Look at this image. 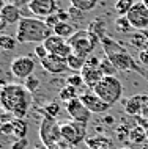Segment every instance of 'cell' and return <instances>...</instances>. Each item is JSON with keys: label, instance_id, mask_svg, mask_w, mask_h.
Listing matches in <instances>:
<instances>
[{"label": "cell", "instance_id": "5b68a950", "mask_svg": "<svg viewBox=\"0 0 148 149\" xmlns=\"http://www.w3.org/2000/svg\"><path fill=\"white\" fill-rule=\"evenodd\" d=\"M68 44L73 47V54L79 55L82 58H88L93 54L95 47L101 42L96 41L88 33V30H76V33L68 39Z\"/></svg>", "mask_w": 148, "mask_h": 149}, {"label": "cell", "instance_id": "3957f363", "mask_svg": "<svg viewBox=\"0 0 148 149\" xmlns=\"http://www.w3.org/2000/svg\"><path fill=\"white\" fill-rule=\"evenodd\" d=\"M51 35H54L52 29L44 19L39 17H22L16 29V39L19 44H41Z\"/></svg>", "mask_w": 148, "mask_h": 149}, {"label": "cell", "instance_id": "bcb514c9", "mask_svg": "<svg viewBox=\"0 0 148 149\" xmlns=\"http://www.w3.org/2000/svg\"><path fill=\"white\" fill-rule=\"evenodd\" d=\"M36 149H47V148H36Z\"/></svg>", "mask_w": 148, "mask_h": 149}, {"label": "cell", "instance_id": "7a4b0ae2", "mask_svg": "<svg viewBox=\"0 0 148 149\" xmlns=\"http://www.w3.org/2000/svg\"><path fill=\"white\" fill-rule=\"evenodd\" d=\"M101 47L104 50V55L115 64V68H117L118 71L137 72V74H140V75H143V77L148 79L147 71L137 63V60H135L120 42H117L114 38H110L109 35H106L101 39Z\"/></svg>", "mask_w": 148, "mask_h": 149}, {"label": "cell", "instance_id": "484cf974", "mask_svg": "<svg viewBox=\"0 0 148 149\" xmlns=\"http://www.w3.org/2000/svg\"><path fill=\"white\" fill-rule=\"evenodd\" d=\"M98 5V0H71V6L77 8L83 13H90L93 11Z\"/></svg>", "mask_w": 148, "mask_h": 149}, {"label": "cell", "instance_id": "e575fe53", "mask_svg": "<svg viewBox=\"0 0 148 149\" xmlns=\"http://www.w3.org/2000/svg\"><path fill=\"white\" fill-rule=\"evenodd\" d=\"M35 55H36L38 60L41 61V60H44L47 55H49V50L46 49V46L43 42L41 44H36V47H35Z\"/></svg>", "mask_w": 148, "mask_h": 149}, {"label": "cell", "instance_id": "e0dca14e", "mask_svg": "<svg viewBox=\"0 0 148 149\" xmlns=\"http://www.w3.org/2000/svg\"><path fill=\"white\" fill-rule=\"evenodd\" d=\"M0 16H2V21H5L8 25H11V24H19L22 19L19 6L13 5V3H3L2 10H0Z\"/></svg>", "mask_w": 148, "mask_h": 149}, {"label": "cell", "instance_id": "2e32d148", "mask_svg": "<svg viewBox=\"0 0 148 149\" xmlns=\"http://www.w3.org/2000/svg\"><path fill=\"white\" fill-rule=\"evenodd\" d=\"M123 107L128 115L137 116L139 113H142L143 110L148 108V96L145 94H135L128 97L126 100H123Z\"/></svg>", "mask_w": 148, "mask_h": 149}, {"label": "cell", "instance_id": "4fadbf2b", "mask_svg": "<svg viewBox=\"0 0 148 149\" xmlns=\"http://www.w3.org/2000/svg\"><path fill=\"white\" fill-rule=\"evenodd\" d=\"M65 108H66V113L73 121H81V123H87L91 118V111L83 105V102L81 100V97H76L73 100L65 104Z\"/></svg>", "mask_w": 148, "mask_h": 149}, {"label": "cell", "instance_id": "44dd1931", "mask_svg": "<svg viewBox=\"0 0 148 149\" xmlns=\"http://www.w3.org/2000/svg\"><path fill=\"white\" fill-rule=\"evenodd\" d=\"M52 31H54V35H58L65 39H69L71 36L76 33V29H74L73 24H69V22H58L57 25L52 29Z\"/></svg>", "mask_w": 148, "mask_h": 149}, {"label": "cell", "instance_id": "8fae6325", "mask_svg": "<svg viewBox=\"0 0 148 149\" xmlns=\"http://www.w3.org/2000/svg\"><path fill=\"white\" fill-rule=\"evenodd\" d=\"M43 44H44L46 49L49 50V54L58 55V57L68 58L73 54V47L68 44V39L62 38V36H58V35H51Z\"/></svg>", "mask_w": 148, "mask_h": 149}, {"label": "cell", "instance_id": "6da1fadb", "mask_svg": "<svg viewBox=\"0 0 148 149\" xmlns=\"http://www.w3.org/2000/svg\"><path fill=\"white\" fill-rule=\"evenodd\" d=\"M32 93L21 83H6L0 90V104L3 110L14 118H25L32 105Z\"/></svg>", "mask_w": 148, "mask_h": 149}, {"label": "cell", "instance_id": "f6af8a7d", "mask_svg": "<svg viewBox=\"0 0 148 149\" xmlns=\"http://www.w3.org/2000/svg\"><path fill=\"white\" fill-rule=\"evenodd\" d=\"M147 140H148V129H147Z\"/></svg>", "mask_w": 148, "mask_h": 149}, {"label": "cell", "instance_id": "ac0fdd59", "mask_svg": "<svg viewBox=\"0 0 148 149\" xmlns=\"http://www.w3.org/2000/svg\"><path fill=\"white\" fill-rule=\"evenodd\" d=\"M87 30H88V33L93 36L96 41L101 42V39L107 35V24H106V21H104V19H101V17L93 19V21L88 24Z\"/></svg>", "mask_w": 148, "mask_h": 149}, {"label": "cell", "instance_id": "f1b7e54d", "mask_svg": "<svg viewBox=\"0 0 148 149\" xmlns=\"http://www.w3.org/2000/svg\"><path fill=\"white\" fill-rule=\"evenodd\" d=\"M115 29H117L120 33H129L131 30H134V27L126 16H118L117 21H115Z\"/></svg>", "mask_w": 148, "mask_h": 149}, {"label": "cell", "instance_id": "7402d4cb", "mask_svg": "<svg viewBox=\"0 0 148 149\" xmlns=\"http://www.w3.org/2000/svg\"><path fill=\"white\" fill-rule=\"evenodd\" d=\"M11 124H13V135L16 136V140L25 138L27 130H29V126H27L25 121H24L22 118H13Z\"/></svg>", "mask_w": 148, "mask_h": 149}, {"label": "cell", "instance_id": "74e56055", "mask_svg": "<svg viewBox=\"0 0 148 149\" xmlns=\"http://www.w3.org/2000/svg\"><path fill=\"white\" fill-rule=\"evenodd\" d=\"M44 21H46V24H47V25L51 27V29H54V27H55V25H57V24L60 22V17H58V14L55 13V14L49 16V17H46Z\"/></svg>", "mask_w": 148, "mask_h": 149}, {"label": "cell", "instance_id": "5bb4252c", "mask_svg": "<svg viewBox=\"0 0 148 149\" xmlns=\"http://www.w3.org/2000/svg\"><path fill=\"white\" fill-rule=\"evenodd\" d=\"M79 97H81L83 105L88 108L91 113H104V111H107L110 108L109 104H106L104 100H101V97H99L93 90L91 91H83Z\"/></svg>", "mask_w": 148, "mask_h": 149}, {"label": "cell", "instance_id": "1f68e13d", "mask_svg": "<svg viewBox=\"0 0 148 149\" xmlns=\"http://www.w3.org/2000/svg\"><path fill=\"white\" fill-rule=\"evenodd\" d=\"M66 85H71L74 88H81L82 85H85V83H83L82 74H81V72H74V74L68 75V77H66Z\"/></svg>", "mask_w": 148, "mask_h": 149}, {"label": "cell", "instance_id": "8d00e7d4", "mask_svg": "<svg viewBox=\"0 0 148 149\" xmlns=\"http://www.w3.org/2000/svg\"><path fill=\"white\" fill-rule=\"evenodd\" d=\"M0 130H2V134L8 136V135H13V124L10 123H2V127H0Z\"/></svg>", "mask_w": 148, "mask_h": 149}, {"label": "cell", "instance_id": "4316f807", "mask_svg": "<svg viewBox=\"0 0 148 149\" xmlns=\"http://www.w3.org/2000/svg\"><path fill=\"white\" fill-rule=\"evenodd\" d=\"M76 97H79L77 96V88L71 86V85H65L62 88V90L58 91V99L63 100V102H69V100H73Z\"/></svg>", "mask_w": 148, "mask_h": 149}, {"label": "cell", "instance_id": "ab89813d", "mask_svg": "<svg viewBox=\"0 0 148 149\" xmlns=\"http://www.w3.org/2000/svg\"><path fill=\"white\" fill-rule=\"evenodd\" d=\"M69 148H71L69 144H68L66 141H63V140H62V141H58L57 144H54V146L49 148V149H69Z\"/></svg>", "mask_w": 148, "mask_h": 149}, {"label": "cell", "instance_id": "7bdbcfd3", "mask_svg": "<svg viewBox=\"0 0 148 149\" xmlns=\"http://www.w3.org/2000/svg\"><path fill=\"white\" fill-rule=\"evenodd\" d=\"M140 149H148V144H145V143L140 144Z\"/></svg>", "mask_w": 148, "mask_h": 149}, {"label": "cell", "instance_id": "d590c367", "mask_svg": "<svg viewBox=\"0 0 148 149\" xmlns=\"http://www.w3.org/2000/svg\"><path fill=\"white\" fill-rule=\"evenodd\" d=\"M27 146H29L27 138H19V140H16V141L11 143V149H25Z\"/></svg>", "mask_w": 148, "mask_h": 149}, {"label": "cell", "instance_id": "f35d334b", "mask_svg": "<svg viewBox=\"0 0 148 149\" xmlns=\"http://www.w3.org/2000/svg\"><path fill=\"white\" fill-rule=\"evenodd\" d=\"M139 63H142V64H145V66H148V49L139 52Z\"/></svg>", "mask_w": 148, "mask_h": 149}, {"label": "cell", "instance_id": "52a82bcc", "mask_svg": "<svg viewBox=\"0 0 148 149\" xmlns=\"http://www.w3.org/2000/svg\"><path fill=\"white\" fill-rule=\"evenodd\" d=\"M87 129L88 124L81 123V121H73L71 123L62 124V138L69 146H77L83 140H87Z\"/></svg>", "mask_w": 148, "mask_h": 149}, {"label": "cell", "instance_id": "b9f144b4", "mask_svg": "<svg viewBox=\"0 0 148 149\" xmlns=\"http://www.w3.org/2000/svg\"><path fill=\"white\" fill-rule=\"evenodd\" d=\"M3 3H13V5H18V3H21L22 0H2Z\"/></svg>", "mask_w": 148, "mask_h": 149}, {"label": "cell", "instance_id": "8992f818", "mask_svg": "<svg viewBox=\"0 0 148 149\" xmlns=\"http://www.w3.org/2000/svg\"><path fill=\"white\" fill-rule=\"evenodd\" d=\"M39 138H41L43 146L47 149L62 141V126L57 123V119L43 116L41 123H39Z\"/></svg>", "mask_w": 148, "mask_h": 149}, {"label": "cell", "instance_id": "cb8c5ba5", "mask_svg": "<svg viewBox=\"0 0 148 149\" xmlns=\"http://www.w3.org/2000/svg\"><path fill=\"white\" fill-rule=\"evenodd\" d=\"M66 61H68V68H69V71L81 72L83 69V66H85L87 58H82V57H79V55H76V54H71L69 57L66 58Z\"/></svg>", "mask_w": 148, "mask_h": 149}, {"label": "cell", "instance_id": "d6a6232c", "mask_svg": "<svg viewBox=\"0 0 148 149\" xmlns=\"http://www.w3.org/2000/svg\"><path fill=\"white\" fill-rule=\"evenodd\" d=\"M22 85L25 86L27 90L32 93V94H33V93L39 88V79H38V77H35V75H30V77H27L25 80H24Z\"/></svg>", "mask_w": 148, "mask_h": 149}, {"label": "cell", "instance_id": "30bf717a", "mask_svg": "<svg viewBox=\"0 0 148 149\" xmlns=\"http://www.w3.org/2000/svg\"><path fill=\"white\" fill-rule=\"evenodd\" d=\"M29 10L39 19H46L60 10V0H27Z\"/></svg>", "mask_w": 148, "mask_h": 149}, {"label": "cell", "instance_id": "7dc6e473", "mask_svg": "<svg viewBox=\"0 0 148 149\" xmlns=\"http://www.w3.org/2000/svg\"><path fill=\"white\" fill-rule=\"evenodd\" d=\"M121 149H131V148H121Z\"/></svg>", "mask_w": 148, "mask_h": 149}, {"label": "cell", "instance_id": "603a6c76", "mask_svg": "<svg viewBox=\"0 0 148 149\" xmlns=\"http://www.w3.org/2000/svg\"><path fill=\"white\" fill-rule=\"evenodd\" d=\"M147 140V130L142 126H135L129 130V141L134 144H143Z\"/></svg>", "mask_w": 148, "mask_h": 149}, {"label": "cell", "instance_id": "83f0119b", "mask_svg": "<svg viewBox=\"0 0 148 149\" xmlns=\"http://www.w3.org/2000/svg\"><path fill=\"white\" fill-rule=\"evenodd\" d=\"M60 105L58 102H47L44 107L39 110V113H41L43 116H49V118H55L57 119V116L60 115Z\"/></svg>", "mask_w": 148, "mask_h": 149}, {"label": "cell", "instance_id": "60d3db41", "mask_svg": "<svg viewBox=\"0 0 148 149\" xmlns=\"http://www.w3.org/2000/svg\"><path fill=\"white\" fill-rule=\"evenodd\" d=\"M104 123L106 124H114V116H106V118H104Z\"/></svg>", "mask_w": 148, "mask_h": 149}, {"label": "cell", "instance_id": "836d02e7", "mask_svg": "<svg viewBox=\"0 0 148 149\" xmlns=\"http://www.w3.org/2000/svg\"><path fill=\"white\" fill-rule=\"evenodd\" d=\"M68 13H69V22L73 21V22H77V24H81V21L83 19V11L81 10H77V8H74V6H71L69 10H68Z\"/></svg>", "mask_w": 148, "mask_h": 149}, {"label": "cell", "instance_id": "4dcf8cb0", "mask_svg": "<svg viewBox=\"0 0 148 149\" xmlns=\"http://www.w3.org/2000/svg\"><path fill=\"white\" fill-rule=\"evenodd\" d=\"M18 44H19L18 39L13 38V36H10V35H2L0 36V47H2L3 50H6V52L14 50Z\"/></svg>", "mask_w": 148, "mask_h": 149}, {"label": "cell", "instance_id": "d4e9b609", "mask_svg": "<svg viewBox=\"0 0 148 149\" xmlns=\"http://www.w3.org/2000/svg\"><path fill=\"white\" fill-rule=\"evenodd\" d=\"M134 5H135L134 0H117L114 10L117 13V16H128V13L133 10Z\"/></svg>", "mask_w": 148, "mask_h": 149}, {"label": "cell", "instance_id": "d6986e66", "mask_svg": "<svg viewBox=\"0 0 148 149\" xmlns=\"http://www.w3.org/2000/svg\"><path fill=\"white\" fill-rule=\"evenodd\" d=\"M129 44L139 52L148 49V30H137L134 35H131Z\"/></svg>", "mask_w": 148, "mask_h": 149}, {"label": "cell", "instance_id": "9c48e42d", "mask_svg": "<svg viewBox=\"0 0 148 149\" xmlns=\"http://www.w3.org/2000/svg\"><path fill=\"white\" fill-rule=\"evenodd\" d=\"M99 63H101V58L95 57V55H90L85 61L83 69L81 71V74L83 77V83L88 85L91 90H93V88L96 86V83L104 77L101 69H99Z\"/></svg>", "mask_w": 148, "mask_h": 149}, {"label": "cell", "instance_id": "277c9868", "mask_svg": "<svg viewBox=\"0 0 148 149\" xmlns=\"http://www.w3.org/2000/svg\"><path fill=\"white\" fill-rule=\"evenodd\" d=\"M93 91L109 105H115L123 96V85L115 75H106L96 83Z\"/></svg>", "mask_w": 148, "mask_h": 149}, {"label": "cell", "instance_id": "ba28073f", "mask_svg": "<svg viewBox=\"0 0 148 149\" xmlns=\"http://www.w3.org/2000/svg\"><path fill=\"white\" fill-rule=\"evenodd\" d=\"M35 68H36V63H35V60L32 57H29V55L16 57V58L11 60V63H10L11 74H13L16 79H21V80H25L27 77L33 75Z\"/></svg>", "mask_w": 148, "mask_h": 149}, {"label": "cell", "instance_id": "ffe728a7", "mask_svg": "<svg viewBox=\"0 0 148 149\" xmlns=\"http://www.w3.org/2000/svg\"><path fill=\"white\" fill-rule=\"evenodd\" d=\"M87 144L90 149H112L114 143L110 138L104 135H95V136H87Z\"/></svg>", "mask_w": 148, "mask_h": 149}, {"label": "cell", "instance_id": "ee69618b", "mask_svg": "<svg viewBox=\"0 0 148 149\" xmlns=\"http://www.w3.org/2000/svg\"><path fill=\"white\" fill-rule=\"evenodd\" d=\"M142 2H143V3H145V5L148 6V0H142Z\"/></svg>", "mask_w": 148, "mask_h": 149}, {"label": "cell", "instance_id": "9a60e30c", "mask_svg": "<svg viewBox=\"0 0 148 149\" xmlns=\"http://www.w3.org/2000/svg\"><path fill=\"white\" fill-rule=\"evenodd\" d=\"M39 64H41V68L46 72H49V74H63V72H66L69 69L66 58L58 57V55H54V54H49L44 60L39 61Z\"/></svg>", "mask_w": 148, "mask_h": 149}, {"label": "cell", "instance_id": "f546056e", "mask_svg": "<svg viewBox=\"0 0 148 149\" xmlns=\"http://www.w3.org/2000/svg\"><path fill=\"white\" fill-rule=\"evenodd\" d=\"M99 69H101L104 77H106V75H115V74L118 72V69L115 68V64L112 63L107 57H104V58L101 60V63H99Z\"/></svg>", "mask_w": 148, "mask_h": 149}, {"label": "cell", "instance_id": "7c38bea8", "mask_svg": "<svg viewBox=\"0 0 148 149\" xmlns=\"http://www.w3.org/2000/svg\"><path fill=\"white\" fill-rule=\"evenodd\" d=\"M135 30L148 29V6L143 2H137L126 16Z\"/></svg>", "mask_w": 148, "mask_h": 149}]
</instances>
